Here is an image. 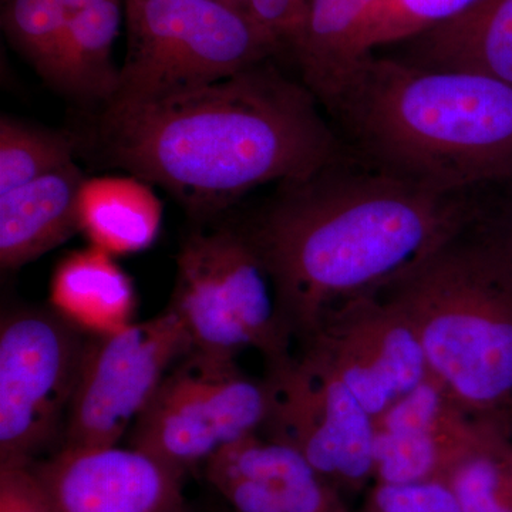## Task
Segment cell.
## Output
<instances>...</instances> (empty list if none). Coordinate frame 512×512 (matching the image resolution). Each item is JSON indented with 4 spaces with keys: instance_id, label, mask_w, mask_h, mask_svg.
Segmentation results:
<instances>
[{
    "instance_id": "6da1fadb",
    "label": "cell",
    "mask_w": 512,
    "mask_h": 512,
    "mask_svg": "<svg viewBox=\"0 0 512 512\" xmlns=\"http://www.w3.org/2000/svg\"><path fill=\"white\" fill-rule=\"evenodd\" d=\"M101 113L100 160L163 188L198 220L262 185L305 180L345 160L316 97L268 62Z\"/></svg>"
},
{
    "instance_id": "7a4b0ae2",
    "label": "cell",
    "mask_w": 512,
    "mask_h": 512,
    "mask_svg": "<svg viewBox=\"0 0 512 512\" xmlns=\"http://www.w3.org/2000/svg\"><path fill=\"white\" fill-rule=\"evenodd\" d=\"M466 192H443L345 160L279 185L244 228L295 343L340 303L379 292L476 224Z\"/></svg>"
},
{
    "instance_id": "3957f363",
    "label": "cell",
    "mask_w": 512,
    "mask_h": 512,
    "mask_svg": "<svg viewBox=\"0 0 512 512\" xmlns=\"http://www.w3.org/2000/svg\"><path fill=\"white\" fill-rule=\"evenodd\" d=\"M326 110L366 165L443 192L512 178V86L360 57Z\"/></svg>"
},
{
    "instance_id": "277c9868",
    "label": "cell",
    "mask_w": 512,
    "mask_h": 512,
    "mask_svg": "<svg viewBox=\"0 0 512 512\" xmlns=\"http://www.w3.org/2000/svg\"><path fill=\"white\" fill-rule=\"evenodd\" d=\"M476 225L379 293L412 323L434 379L471 413L512 423V261Z\"/></svg>"
},
{
    "instance_id": "5b68a950",
    "label": "cell",
    "mask_w": 512,
    "mask_h": 512,
    "mask_svg": "<svg viewBox=\"0 0 512 512\" xmlns=\"http://www.w3.org/2000/svg\"><path fill=\"white\" fill-rule=\"evenodd\" d=\"M123 5L127 52L106 106L217 82L268 62L281 49L248 12L221 0H123Z\"/></svg>"
},
{
    "instance_id": "8992f818",
    "label": "cell",
    "mask_w": 512,
    "mask_h": 512,
    "mask_svg": "<svg viewBox=\"0 0 512 512\" xmlns=\"http://www.w3.org/2000/svg\"><path fill=\"white\" fill-rule=\"evenodd\" d=\"M168 308L183 322L191 352L200 355L237 360L255 349L272 363L295 345L271 276L245 229L222 227L185 239Z\"/></svg>"
},
{
    "instance_id": "52a82bcc",
    "label": "cell",
    "mask_w": 512,
    "mask_h": 512,
    "mask_svg": "<svg viewBox=\"0 0 512 512\" xmlns=\"http://www.w3.org/2000/svg\"><path fill=\"white\" fill-rule=\"evenodd\" d=\"M268 416L264 379L239 369L235 359L190 352L164 377L131 429L130 447L181 477L259 433Z\"/></svg>"
},
{
    "instance_id": "ba28073f",
    "label": "cell",
    "mask_w": 512,
    "mask_h": 512,
    "mask_svg": "<svg viewBox=\"0 0 512 512\" xmlns=\"http://www.w3.org/2000/svg\"><path fill=\"white\" fill-rule=\"evenodd\" d=\"M87 338L52 308L2 316L0 467L29 466L62 446Z\"/></svg>"
},
{
    "instance_id": "9c48e42d",
    "label": "cell",
    "mask_w": 512,
    "mask_h": 512,
    "mask_svg": "<svg viewBox=\"0 0 512 512\" xmlns=\"http://www.w3.org/2000/svg\"><path fill=\"white\" fill-rule=\"evenodd\" d=\"M190 352L187 330L170 308L120 332L89 336L60 448L117 446Z\"/></svg>"
},
{
    "instance_id": "30bf717a",
    "label": "cell",
    "mask_w": 512,
    "mask_h": 512,
    "mask_svg": "<svg viewBox=\"0 0 512 512\" xmlns=\"http://www.w3.org/2000/svg\"><path fill=\"white\" fill-rule=\"evenodd\" d=\"M261 433L298 450L339 494L373 480V417L305 350L266 365Z\"/></svg>"
},
{
    "instance_id": "8fae6325",
    "label": "cell",
    "mask_w": 512,
    "mask_h": 512,
    "mask_svg": "<svg viewBox=\"0 0 512 512\" xmlns=\"http://www.w3.org/2000/svg\"><path fill=\"white\" fill-rule=\"evenodd\" d=\"M296 345L345 384L373 419L430 376L412 323L379 292L340 303Z\"/></svg>"
},
{
    "instance_id": "7c38bea8",
    "label": "cell",
    "mask_w": 512,
    "mask_h": 512,
    "mask_svg": "<svg viewBox=\"0 0 512 512\" xmlns=\"http://www.w3.org/2000/svg\"><path fill=\"white\" fill-rule=\"evenodd\" d=\"M490 420L430 375L373 419V483L444 481Z\"/></svg>"
},
{
    "instance_id": "4fadbf2b",
    "label": "cell",
    "mask_w": 512,
    "mask_h": 512,
    "mask_svg": "<svg viewBox=\"0 0 512 512\" xmlns=\"http://www.w3.org/2000/svg\"><path fill=\"white\" fill-rule=\"evenodd\" d=\"M32 466L57 512H185L184 477L137 448H60Z\"/></svg>"
},
{
    "instance_id": "5bb4252c",
    "label": "cell",
    "mask_w": 512,
    "mask_h": 512,
    "mask_svg": "<svg viewBox=\"0 0 512 512\" xmlns=\"http://www.w3.org/2000/svg\"><path fill=\"white\" fill-rule=\"evenodd\" d=\"M204 471L232 512H348L298 450L261 431L225 447Z\"/></svg>"
},
{
    "instance_id": "9a60e30c",
    "label": "cell",
    "mask_w": 512,
    "mask_h": 512,
    "mask_svg": "<svg viewBox=\"0 0 512 512\" xmlns=\"http://www.w3.org/2000/svg\"><path fill=\"white\" fill-rule=\"evenodd\" d=\"M82 168L64 165L32 183L0 195V265L22 268L80 231Z\"/></svg>"
},
{
    "instance_id": "2e32d148",
    "label": "cell",
    "mask_w": 512,
    "mask_h": 512,
    "mask_svg": "<svg viewBox=\"0 0 512 512\" xmlns=\"http://www.w3.org/2000/svg\"><path fill=\"white\" fill-rule=\"evenodd\" d=\"M410 40L406 62L512 86V0H478L457 18Z\"/></svg>"
},
{
    "instance_id": "e0dca14e",
    "label": "cell",
    "mask_w": 512,
    "mask_h": 512,
    "mask_svg": "<svg viewBox=\"0 0 512 512\" xmlns=\"http://www.w3.org/2000/svg\"><path fill=\"white\" fill-rule=\"evenodd\" d=\"M116 256L92 247L64 256L50 281V308L87 336L133 325L137 293Z\"/></svg>"
},
{
    "instance_id": "ac0fdd59",
    "label": "cell",
    "mask_w": 512,
    "mask_h": 512,
    "mask_svg": "<svg viewBox=\"0 0 512 512\" xmlns=\"http://www.w3.org/2000/svg\"><path fill=\"white\" fill-rule=\"evenodd\" d=\"M79 224L92 247L113 256L137 254L157 241L163 204L153 185L134 175L87 178L80 192Z\"/></svg>"
},
{
    "instance_id": "d6986e66",
    "label": "cell",
    "mask_w": 512,
    "mask_h": 512,
    "mask_svg": "<svg viewBox=\"0 0 512 512\" xmlns=\"http://www.w3.org/2000/svg\"><path fill=\"white\" fill-rule=\"evenodd\" d=\"M124 20L123 0H107L69 16L56 89L103 107L119 86L113 49Z\"/></svg>"
},
{
    "instance_id": "ffe728a7",
    "label": "cell",
    "mask_w": 512,
    "mask_h": 512,
    "mask_svg": "<svg viewBox=\"0 0 512 512\" xmlns=\"http://www.w3.org/2000/svg\"><path fill=\"white\" fill-rule=\"evenodd\" d=\"M376 0H311L291 42L301 82L320 106L352 70L349 43L360 18Z\"/></svg>"
},
{
    "instance_id": "44dd1931",
    "label": "cell",
    "mask_w": 512,
    "mask_h": 512,
    "mask_svg": "<svg viewBox=\"0 0 512 512\" xmlns=\"http://www.w3.org/2000/svg\"><path fill=\"white\" fill-rule=\"evenodd\" d=\"M511 433V421H488L444 478L460 512H512Z\"/></svg>"
},
{
    "instance_id": "7402d4cb",
    "label": "cell",
    "mask_w": 512,
    "mask_h": 512,
    "mask_svg": "<svg viewBox=\"0 0 512 512\" xmlns=\"http://www.w3.org/2000/svg\"><path fill=\"white\" fill-rule=\"evenodd\" d=\"M478 0H376L357 23L349 43L353 66L379 47L410 40L457 18Z\"/></svg>"
},
{
    "instance_id": "603a6c76",
    "label": "cell",
    "mask_w": 512,
    "mask_h": 512,
    "mask_svg": "<svg viewBox=\"0 0 512 512\" xmlns=\"http://www.w3.org/2000/svg\"><path fill=\"white\" fill-rule=\"evenodd\" d=\"M0 25L10 45L55 87L69 15L59 0H3Z\"/></svg>"
},
{
    "instance_id": "cb8c5ba5",
    "label": "cell",
    "mask_w": 512,
    "mask_h": 512,
    "mask_svg": "<svg viewBox=\"0 0 512 512\" xmlns=\"http://www.w3.org/2000/svg\"><path fill=\"white\" fill-rule=\"evenodd\" d=\"M73 137L2 116L0 120V195L73 163Z\"/></svg>"
},
{
    "instance_id": "d4e9b609",
    "label": "cell",
    "mask_w": 512,
    "mask_h": 512,
    "mask_svg": "<svg viewBox=\"0 0 512 512\" xmlns=\"http://www.w3.org/2000/svg\"><path fill=\"white\" fill-rule=\"evenodd\" d=\"M359 512H460L446 481L375 483Z\"/></svg>"
},
{
    "instance_id": "484cf974",
    "label": "cell",
    "mask_w": 512,
    "mask_h": 512,
    "mask_svg": "<svg viewBox=\"0 0 512 512\" xmlns=\"http://www.w3.org/2000/svg\"><path fill=\"white\" fill-rule=\"evenodd\" d=\"M0 512H57L32 464L0 467Z\"/></svg>"
},
{
    "instance_id": "4316f807",
    "label": "cell",
    "mask_w": 512,
    "mask_h": 512,
    "mask_svg": "<svg viewBox=\"0 0 512 512\" xmlns=\"http://www.w3.org/2000/svg\"><path fill=\"white\" fill-rule=\"evenodd\" d=\"M309 2L311 0H248V10L282 47L291 45Z\"/></svg>"
},
{
    "instance_id": "83f0119b",
    "label": "cell",
    "mask_w": 512,
    "mask_h": 512,
    "mask_svg": "<svg viewBox=\"0 0 512 512\" xmlns=\"http://www.w3.org/2000/svg\"><path fill=\"white\" fill-rule=\"evenodd\" d=\"M59 2L62 3L67 15L70 16L74 15V13L82 12V10L100 5V3L107 2V0H59Z\"/></svg>"
},
{
    "instance_id": "f1b7e54d",
    "label": "cell",
    "mask_w": 512,
    "mask_h": 512,
    "mask_svg": "<svg viewBox=\"0 0 512 512\" xmlns=\"http://www.w3.org/2000/svg\"><path fill=\"white\" fill-rule=\"evenodd\" d=\"M495 237L498 238V241L501 242L505 251H507L508 256H510L512 261V212L508 220L504 222L503 227L498 229V231H493Z\"/></svg>"
},
{
    "instance_id": "f546056e",
    "label": "cell",
    "mask_w": 512,
    "mask_h": 512,
    "mask_svg": "<svg viewBox=\"0 0 512 512\" xmlns=\"http://www.w3.org/2000/svg\"><path fill=\"white\" fill-rule=\"evenodd\" d=\"M232 3H234L237 8L245 10V12L249 13L248 10V0H231ZM251 15V13H249Z\"/></svg>"
},
{
    "instance_id": "4dcf8cb0",
    "label": "cell",
    "mask_w": 512,
    "mask_h": 512,
    "mask_svg": "<svg viewBox=\"0 0 512 512\" xmlns=\"http://www.w3.org/2000/svg\"><path fill=\"white\" fill-rule=\"evenodd\" d=\"M221 2H227V3H231V5H234V3L231 2V0H221Z\"/></svg>"
}]
</instances>
